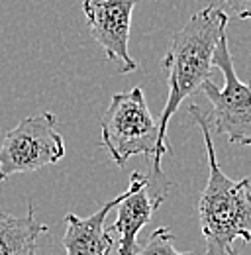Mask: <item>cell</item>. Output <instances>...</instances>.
Instances as JSON below:
<instances>
[{
  "label": "cell",
  "instance_id": "5b68a950",
  "mask_svg": "<svg viewBox=\"0 0 251 255\" xmlns=\"http://www.w3.org/2000/svg\"><path fill=\"white\" fill-rule=\"evenodd\" d=\"M65 157V141L57 116L41 112L24 118L0 139V181L16 173H33Z\"/></svg>",
  "mask_w": 251,
  "mask_h": 255
},
{
  "label": "cell",
  "instance_id": "52a82bcc",
  "mask_svg": "<svg viewBox=\"0 0 251 255\" xmlns=\"http://www.w3.org/2000/svg\"><path fill=\"white\" fill-rule=\"evenodd\" d=\"M137 0H83L85 20L93 39L118 73H133L135 59L127 51L131 14Z\"/></svg>",
  "mask_w": 251,
  "mask_h": 255
},
{
  "label": "cell",
  "instance_id": "9c48e42d",
  "mask_svg": "<svg viewBox=\"0 0 251 255\" xmlns=\"http://www.w3.org/2000/svg\"><path fill=\"white\" fill-rule=\"evenodd\" d=\"M49 228L35 218V208L28 206L24 216L0 212V255H37V242Z\"/></svg>",
  "mask_w": 251,
  "mask_h": 255
},
{
  "label": "cell",
  "instance_id": "8fae6325",
  "mask_svg": "<svg viewBox=\"0 0 251 255\" xmlns=\"http://www.w3.org/2000/svg\"><path fill=\"white\" fill-rule=\"evenodd\" d=\"M228 10L240 18V20H251V0H222Z\"/></svg>",
  "mask_w": 251,
  "mask_h": 255
},
{
  "label": "cell",
  "instance_id": "277c9868",
  "mask_svg": "<svg viewBox=\"0 0 251 255\" xmlns=\"http://www.w3.org/2000/svg\"><path fill=\"white\" fill-rule=\"evenodd\" d=\"M212 63L224 77V87L220 89L210 79L200 87L212 102V112L206 114L210 128L226 135L228 143L251 145V83H244L238 77L226 33L220 37Z\"/></svg>",
  "mask_w": 251,
  "mask_h": 255
},
{
  "label": "cell",
  "instance_id": "8992f818",
  "mask_svg": "<svg viewBox=\"0 0 251 255\" xmlns=\"http://www.w3.org/2000/svg\"><path fill=\"white\" fill-rule=\"evenodd\" d=\"M171 181L165 177L163 169L149 163L145 173L133 171L129 175V187L126 189L124 198L118 202L116 222L110 224L106 230L112 234H120L118 255H137L139 244L137 234L143 226H147L153 212L163 204Z\"/></svg>",
  "mask_w": 251,
  "mask_h": 255
},
{
  "label": "cell",
  "instance_id": "30bf717a",
  "mask_svg": "<svg viewBox=\"0 0 251 255\" xmlns=\"http://www.w3.org/2000/svg\"><path fill=\"white\" fill-rule=\"evenodd\" d=\"M137 255H194L192 252H177L175 250V234L169 228H157L155 232L139 246Z\"/></svg>",
  "mask_w": 251,
  "mask_h": 255
},
{
  "label": "cell",
  "instance_id": "7a4b0ae2",
  "mask_svg": "<svg viewBox=\"0 0 251 255\" xmlns=\"http://www.w3.org/2000/svg\"><path fill=\"white\" fill-rule=\"evenodd\" d=\"M190 118L198 124L208 153V183L198 198V222L204 238V255H230L236 240L251 242L250 179H230L216 161L212 128L198 104L188 106Z\"/></svg>",
  "mask_w": 251,
  "mask_h": 255
},
{
  "label": "cell",
  "instance_id": "3957f363",
  "mask_svg": "<svg viewBox=\"0 0 251 255\" xmlns=\"http://www.w3.org/2000/svg\"><path fill=\"white\" fill-rule=\"evenodd\" d=\"M100 133L102 147L118 167H126L135 155L155 159L159 122L151 116L141 87L110 96V104L100 120Z\"/></svg>",
  "mask_w": 251,
  "mask_h": 255
},
{
  "label": "cell",
  "instance_id": "ba28073f",
  "mask_svg": "<svg viewBox=\"0 0 251 255\" xmlns=\"http://www.w3.org/2000/svg\"><path fill=\"white\" fill-rule=\"evenodd\" d=\"M124 198V192L108 202H104L89 218H79L75 214L65 216V234L61 246L67 255H110L114 248V240L106 230V216L118 202Z\"/></svg>",
  "mask_w": 251,
  "mask_h": 255
},
{
  "label": "cell",
  "instance_id": "7c38bea8",
  "mask_svg": "<svg viewBox=\"0 0 251 255\" xmlns=\"http://www.w3.org/2000/svg\"><path fill=\"white\" fill-rule=\"evenodd\" d=\"M230 255H240V254H238L236 250H232V252H230Z\"/></svg>",
  "mask_w": 251,
  "mask_h": 255
},
{
  "label": "cell",
  "instance_id": "6da1fadb",
  "mask_svg": "<svg viewBox=\"0 0 251 255\" xmlns=\"http://www.w3.org/2000/svg\"><path fill=\"white\" fill-rule=\"evenodd\" d=\"M230 16L224 8L208 4L194 12L188 22L173 35L167 55L163 57V69L167 71L169 95L165 108L159 118V139H157L155 167H161V159L169 153L167 145V128L169 120L183 104V100L200 91L202 83L210 79L212 57L220 37L226 33Z\"/></svg>",
  "mask_w": 251,
  "mask_h": 255
}]
</instances>
